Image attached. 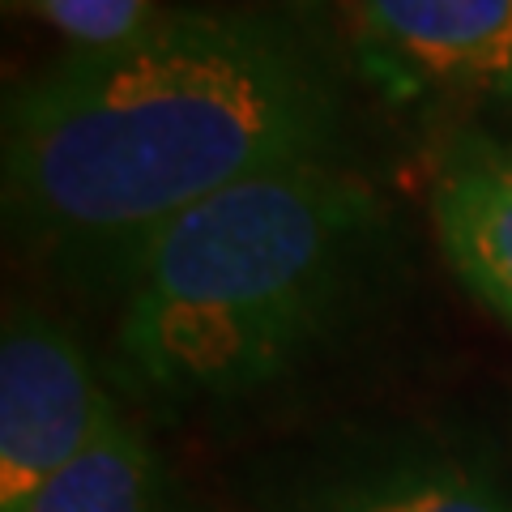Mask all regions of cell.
I'll return each mask as SVG.
<instances>
[{
    "label": "cell",
    "mask_w": 512,
    "mask_h": 512,
    "mask_svg": "<svg viewBox=\"0 0 512 512\" xmlns=\"http://www.w3.org/2000/svg\"><path fill=\"white\" fill-rule=\"evenodd\" d=\"M261 512H512L487 457L431 431H338L274 470Z\"/></svg>",
    "instance_id": "277c9868"
},
{
    "label": "cell",
    "mask_w": 512,
    "mask_h": 512,
    "mask_svg": "<svg viewBox=\"0 0 512 512\" xmlns=\"http://www.w3.org/2000/svg\"><path fill=\"white\" fill-rule=\"evenodd\" d=\"M431 222L457 282L512 329V150L461 137L436 175Z\"/></svg>",
    "instance_id": "8992f818"
},
{
    "label": "cell",
    "mask_w": 512,
    "mask_h": 512,
    "mask_svg": "<svg viewBox=\"0 0 512 512\" xmlns=\"http://www.w3.org/2000/svg\"><path fill=\"white\" fill-rule=\"evenodd\" d=\"M120 402L82 338L30 299L0 329V512H18L107 431Z\"/></svg>",
    "instance_id": "3957f363"
},
{
    "label": "cell",
    "mask_w": 512,
    "mask_h": 512,
    "mask_svg": "<svg viewBox=\"0 0 512 512\" xmlns=\"http://www.w3.org/2000/svg\"><path fill=\"white\" fill-rule=\"evenodd\" d=\"M384 86L512 111V0H355Z\"/></svg>",
    "instance_id": "5b68a950"
},
{
    "label": "cell",
    "mask_w": 512,
    "mask_h": 512,
    "mask_svg": "<svg viewBox=\"0 0 512 512\" xmlns=\"http://www.w3.org/2000/svg\"><path fill=\"white\" fill-rule=\"evenodd\" d=\"M18 512H201V504L120 410L103 436Z\"/></svg>",
    "instance_id": "52a82bcc"
},
{
    "label": "cell",
    "mask_w": 512,
    "mask_h": 512,
    "mask_svg": "<svg viewBox=\"0 0 512 512\" xmlns=\"http://www.w3.org/2000/svg\"><path fill=\"white\" fill-rule=\"evenodd\" d=\"M69 47H111L146 30L163 0H18Z\"/></svg>",
    "instance_id": "ba28073f"
},
{
    "label": "cell",
    "mask_w": 512,
    "mask_h": 512,
    "mask_svg": "<svg viewBox=\"0 0 512 512\" xmlns=\"http://www.w3.org/2000/svg\"><path fill=\"white\" fill-rule=\"evenodd\" d=\"M402 269L397 205L355 158L256 175L137 256L116 295L107 376L163 414L256 406L355 346Z\"/></svg>",
    "instance_id": "7a4b0ae2"
},
{
    "label": "cell",
    "mask_w": 512,
    "mask_h": 512,
    "mask_svg": "<svg viewBox=\"0 0 512 512\" xmlns=\"http://www.w3.org/2000/svg\"><path fill=\"white\" fill-rule=\"evenodd\" d=\"M355 124V77L320 18L171 5L5 90V222L52 278L116 299L175 218L256 175L355 158Z\"/></svg>",
    "instance_id": "6da1fadb"
}]
</instances>
